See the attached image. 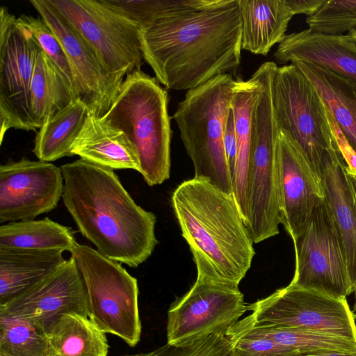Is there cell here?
<instances>
[{"instance_id": "cell-1", "label": "cell", "mask_w": 356, "mask_h": 356, "mask_svg": "<svg viewBox=\"0 0 356 356\" xmlns=\"http://www.w3.org/2000/svg\"><path fill=\"white\" fill-rule=\"evenodd\" d=\"M139 36L143 57L160 83L174 90L193 89L239 66V0L165 16L140 29Z\"/></svg>"}, {"instance_id": "cell-2", "label": "cell", "mask_w": 356, "mask_h": 356, "mask_svg": "<svg viewBox=\"0 0 356 356\" xmlns=\"http://www.w3.org/2000/svg\"><path fill=\"white\" fill-rule=\"evenodd\" d=\"M63 203L79 232L104 256L138 267L159 241L156 218L130 196L113 170L82 159L63 165Z\"/></svg>"}, {"instance_id": "cell-3", "label": "cell", "mask_w": 356, "mask_h": 356, "mask_svg": "<svg viewBox=\"0 0 356 356\" xmlns=\"http://www.w3.org/2000/svg\"><path fill=\"white\" fill-rule=\"evenodd\" d=\"M171 202L196 280L238 287L255 252L234 195L194 177L177 187Z\"/></svg>"}, {"instance_id": "cell-4", "label": "cell", "mask_w": 356, "mask_h": 356, "mask_svg": "<svg viewBox=\"0 0 356 356\" xmlns=\"http://www.w3.org/2000/svg\"><path fill=\"white\" fill-rule=\"evenodd\" d=\"M168 102L156 78L138 69L125 77L110 108L100 118L127 136L137 152L140 173L150 186L170 177L172 131Z\"/></svg>"}, {"instance_id": "cell-5", "label": "cell", "mask_w": 356, "mask_h": 356, "mask_svg": "<svg viewBox=\"0 0 356 356\" xmlns=\"http://www.w3.org/2000/svg\"><path fill=\"white\" fill-rule=\"evenodd\" d=\"M236 80L219 74L187 90L172 118L191 159L195 177L233 195V181L224 148V131Z\"/></svg>"}, {"instance_id": "cell-6", "label": "cell", "mask_w": 356, "mask_h": 356, "mask_svg": "<svg viewBox=\"0 0 356 356\" xmlns=\"http://www.w3.org/2000/svg\"><path fill=\"white\" fill-rule=\"evenodd\" d=\"M257 76L259 92L252 112L245 220L254 243L278 234L282 220L278 156L280 129L273 94L275 74L263 70Z\"/></svg>"}, {"instance_id": "cell-7", "label": "cell", "mask_w": 356, "mask_h": 356, "mask_svg": "<svg viewBox=\"0 0 356 356\" xmlns=\"http://www.w3.org/2000/svg\"><path fill=\"white\" fill-rule=\"evenodd\" d=\"M70 254L86 287L89 318L104 333L135 347L142 331L137 280L120 263L88 245L76 243Z\"/></svg>"}, {"instance_id": "cell-8", "label": "cell", "mask_w": 356, "mask_h": 356, "mask_svg": "<svg viewBox=\"0 0 356 356\" xmlns=\"http://www.w3.org/2000/svg\"><path fill=\"white\" fill-rule=\"evenodd\" d=\"M273 94L280 131L291 138L321 183L325 156L331 152H339L324 102L310 81L293 63L277 67Z\"/></svg>"}, {"instance_id": "cell-9", "label": "cell", "mask_w": 356, "mask_h": 356, "mask_svg": "<svg viewBox=\"0 0 356 356\" xmlns=\"http://www.w3.org/2000/svg\"><path fill=\"white\" fill-rule=\"evenodd\" d=\"M118 82L140 69L139 27L100 0H48Z\"/></svg>"}, {"instance_id": "cell-10", "label": "cell", "mask_w": 356, "mask_h": 356, "mask_svg": "<svg viewBox=\"0 0 356 356\" xmlns=\"http://www.w3.org/2000/svg\"><path fill=\"white\" fill-rule=\"evenodd\" d=\"M293 241L296 268L289 284L337 298L353 292L345 250L325 197L316 205L304 232Z\"/></svg>"}, {"instance_id": "cell-11", "label": "cell", "mask_w": 356, "mask_h": 356, "mask_svg": "<svg viewBox=\"0 0 356 356\" xmlns=\"http://www.w3.org/2000/svg\"><path fill=\"white\" fill-rule=\"evenodd\" d=\"M252 325L318 332L356 341V324L346 298L289 284L249 304Z\"/></svg>"}, {"instance_id": "cell-12", "label": "cell", "mask_w": 356, "mask_h": 356, "mask_svg": "<svg viewBox=\"0 0 356 356\" xmlns=\"http://www.w3.org/2000/svg\"><path fill=\"white\" fill-rule=\"evenodd\" d=\"M42 49L31 29L0 8V140L10 129L35 130L30 112V86Z\"/></svg>"}, {"instance_id": "cell-13", "label": "cell", "mask_w": 356, "mask_h": 356, "mask_svg": "<svg viewBox=\"0 0 356 356\" xmlns=\"http://www.w3.org/2000/svg\"><path fill=\"white\" fill-rule=\"evenodd\" d=\"M249 310L238 287L196 280L168 312L167 343H188L226 332Z\"/></svg>"}, {"instance_id": "cell-14", "label": "cell", "mask_w": 356, "mask_h": 356, "mask_svg": "<svg viewBox=\"0 0 356 356\" xmlns=\"http://www.w3.org/2000/svg\"><path fill=\"white\" fill-rule=\"evenodd\" d=\"M64 191L61 168L23 158L0 165V222L33 220L54 209Z\"/></svg>"}, {"instance_id": "cell-15", "label": "cell", "mask_w": 356, "mask_h": 356, "mask_svg": "<svg viewBox=\"0 0 356 356\" xmlns=\"http://www.w3.org/2000/svg\"><path fill=\"white\" fill-rule=\"evenodd\" d=\"M30 3L65 50L76 97L86 105L88 113L102 118L110 108L122 83L105 70L88 45L48 0H30Z\"/></svg>"}, {"instance_id": "cell-16", "label": "cell", "mask_w": 356, "mask_h": 356, "mask_svg": "<svg viewBox=\"0 0 356 356\" xmlns=\"http://www.w3.org/2000/svg\"><path fill=\"white\" fill-rule=\"evenodd\" d=\"M88 317L86 287L72 257L30 289L0 305V316L33 321L47 331L60 316Z\"/></svg>"}, {"instance_id": "cell-17", "label": "cell", "mask_w": 356, "mask_h": 356, "mask_svg": "<svg viewBox=\"0 0 356 356\" xmlns=\"http://www.w3.org/2000/svg\"><path fill=\"white\" fill-rule=\"evenodd\" d=\"M280 187L282 220L292 240L308 225L318 200L324 197L319 182L291 138L280 131Z\"/></svg>"}, {"instance_id": "cell-18", "label": "cell", "mask_w": 356, "mask_h": 356, "mask_svg": "<svg viewBox=\"0 0 356 356\" xmlns=\"http://www.w3.org/2000/svg\"><path fill=\"white\" fill-rule=\"evenodd\" d=\"M286 64L298 60L314 64L356 83V44L348 34L330 35L305 29L286 35L274 54Z\"/></svg>"}, {"instance_id": "cell-19", "label": "cell", "mask_w": 356, "mask_h": 356, "mask_svg": "<svg viewBox=\"0 0 356 356\" xmlns=\"http://www.w3.org/2000/svg\"><path fill=\"white\" fill-rule=\"evenodd\" d=\"M321 181L335 225L341 238L349 278L353 291L356 289V200L339 151L324 158Z\"/></svg>"}, {"instance_id": "cell-20", "label": "cell", "mask_w": 356, "mask_h": 356, "mask_svg": "<svg viewBox=\"0 0 356 356\" xmlns=\"http://www.w3.org/2000/svg\"><path fill=\"white\" fill-rule=\"evenodd\" d=\"M80 159L111 170L140 172L137 152L125 134L88 113L70 152Z\"/></svg>"}, {"instance_id": "cell-21", "label": "cell", "mask_w": 356, "mask_h": 356, "mask_svg": "<svg viewBox=\"0 0 356 356\" xmlns=\"http://www.w3.org/2000/svg\"><path fill=\"white\" fill-rule=\"evenodd\" d=\"M60 250H15L0 248V305L41 282L66 259Z\"/></svg>"}, {"instance_id": "cell-22", "label": "cell", "mask_w": 356, "mask_h": 356, "mask_svg": "<svg viewBox=\"0 0 356 356\" xmlns=\"http://www.w3.org/2000/svg\"><path fill=\"white\" fill-rule=\"evenodd\" d=\"M242 49L266 56L285 37L294 15L286 0H239Z\"/></svg>"}, {"instance_id": "cell-23", "label": "cell", "mask_w": 356, "mask_h": 356, "mask_svg": "<svg viewBox=\"0 0 356 356\" xmlns=\"http://www.w3.org/2000/svg\"><path fill=\"white\" fill-rule=\"evenodd\" d=\"M294 64L316 88L356 153V83L323 67L298 60Z\"/></svg>"}, {"instance_id": "cell-24", "label": "cell", "mask_w": 356, "mask_h": 356, "mask_svg": "<svg viewBox=\"0 0 356 356\" xmlns=\"http://www.w3.org/2000/svg\"><path fill=\"white\" fill-rule=\"evenodd\" d=\"M259 92L254 72L250 79L236 80L231 108L237 140V154L233 177V195L245 222L247 210V178L250 161L252 108Z\"/></svg>"}, {"instance_id": "cell-25", "label": "cell", "mask_w": 356, "mask_h": 356, "mask_svg": "<svg viewBox=\"0 0 356 356\" xmlns=\"http://www.w3.org/2000/svg\"><path fill=\"white\" fill-rule=\"evenodd\" d=\"M29 95L35 129L77 99L72 84L42 50L35 64Z\"/></svg>"}, {"instance_id": "cell-26", "label": "cell", "mask_w": 356, "mask_h": 356, "mask_svg": "<svg viewBox=\"0 0 356 356\" xmlns=\"http://www.w3.org/2000/svg\"><path fill=\"white\" fill-rule=\"evenodd\" d=\"M49 356H107L106 333L89 317L77 314L60 316L47 330Z\"/></svg>"}, {"instance_id": "cell-27", "label": "cell", "mask_w": 356, "mask_h": 356, "mask_svg": "<svg viewBox=\"0 0 356 356\" xmlns=\"http://www.w3.org/2000/svg\"><path fill=\"white\" fill-rule=\"evenodd\" d=\"M75 233L71 227L48 218L10 222L0 226V248L70 252L76 243Z\"/></svg>"}, {"instance_id": "cell-28", "label": "cell", "mask_w": 356, "mask_h": 356, "mask_svg": "<svg viewBox=\"0 0 356 356\" xmlns=\"http://www.w3.org/2000/svg\"><path fill=\"white\" fill-rule=\"evenodd\" d=\"M88 113L86 105L76 99L56 113L38 131L33 152L42 161L51 162L71 156L72 146Z\"/></svg>"}, {"instance_id": "cell-29", "label": "cell", "mask_w": 356, "mask_h": 356, "mask_svg": "<svg viewBox=\"0 0 356 356\" xmlns=\"http://www.w3.org/2000/svg\"><path fill=\"white\" fill-rule=\"evenodd\" d=\"M245 318L248 332L269 338L299 353L356 352L355 340L300 329L254 326L250 314Z\"/></svg>"}, {"instance_id": "cell-30", "label": "cell", "mask_w": 356, "mask_h": 356, "mask_svg": "<svg viewBox=\"0 0 356 356\" xmlns=\"http://www.w3.org/2000/svg\"><path fill=\"white\" fill-rule=\"evenodd\" d=\"M0 355L49 356L47 331L29 320L0 316Z\"/></svg>"}, {"instance_id": "cell-31", "label": "cell", "mask_w": 356, "mask_h": 356, "mask_svg": "<svg viewBox=\"0 0 356 356\" xmlns=\"http://www.w3.org/2000/svg\"><path fill=\"white\" fill-rule=\"evenodd\" d=\"M118 14L134 22L139 29L165 16L186 10L213 6L220 0H100Z\"/></svg>"}, {"instance_id": "cell-32", "label": "cell", "mask_w": 356, "mask_h": 356, "mask_svg": "<svg viewBox=\"0 0 356 356\" xmlns=\"http://www.w3.org/2000/svg\"><path fill=\"white\" fill-rule=\"evenodd\" d=\"M305 22L311 31L325 35H341L356 30V0H325Z\"/></svg>"}, {"instance_id": "cell-33", "label": "cell", "mask_w": 356, "mask_h": 356, "mask_svg": "<svg viewBox=\"0 0 356 356\" xmlns=\"http://www.w3.org/2000/svg\"><path fill=\"white\" fill-rule=\"evenodd\" d=\"M238 334L233 344L232 356H296L299 353L273 340L248 332L247 319L237 323Z\"/></svg>"}, {"instance_id": "cell-34", "label": "cell", "mask_w": 356, "mask_h": 356, "mask_svg": "<svg viewBox=\"0 0 356 356\" xmlns=\"http://www.w3.org/2000/svg\"><path fill=\"white\" fill-rule=\"evenodd\" d=\"M19 19L31 29L42 50L58 67L73 87V78L65 50L51 29L39 15H22Z\"/></svg>"}, {"instance_id": "cell-35", "label": "cell", "mask_w": 356, "mask_h": 356, "mask_svg": "<svg viewBox=\"0 0 356 356\" xmlns=\"http://www.w3.org/2000/svg\"><path fill=\"white\" fill-rule=\"evenodd\" d=\"M224 148L233 181L237 154V140L232 108L228 114L224 131Z\"/></svg>"}, {"instance_id": "cell-36", "label": "cell", "mask_w": 356, "mask_h": 356, "mask_svg": "<svg viewBox=\"0 0 356 356\" xmlns=\"http://www.w3.org/2000/svg\"><path fill=\"white\" fill-rule=\"evenodd\" d=\"M325 0H286L294 15L305 14L310 16L315 13Z\"/></svg>"}, {"instance_id": "cell-37", "label": "cell", "mask_w": 356, "mask_h": 356, "mask_svg": "<svg viewBox=\"0 0 356 356\" xmlns=\"http://www.w3.org/2000/svg\"><path fill=\"white\" fill-rule=\"evenodd\" d=\"M296 356H356V352L324 351L299 353Z\"/></svg>"}, {"instance_id": "cell-38", "label": "cell", "mask_w": 356, "mask_h": 356, "mask_svg": "<svg viewBox=\"0 0 356 356\" xmlns=\"http://www.w3.org/2000/svg\"><path fill=\"white\" fill-rule=\"evenodd\" d=\"M347 174L348 175V177H349L351 186H352V188H353V191L354 193V195L355 197V200H356V176L348 174V172H347Z\"/></svg>"}, {"instance_id": "cell-39", "label": "cell", "mask_w": 356, "mask_h": 356, "mask_svg": "<svg viewBox=\"0 0 356 356\" xmlns=\"http://www.w3.org/2000/svg\"><path fill=\"white\" fill-rule=\"evenodd\" d=\"M121 356H157L156 352L155 350L143 353H137V354H131V355H123Z\"/></svg>"}, {"instance_id": "cell-40", "label": "cell", "mask_w": 356, "mask_h": 356, "mask_svg": "<svg viewBox=\"0 0 356 356\" xmlns=\"http://www.w3.org/2000/svg\"><path fill=\"white\" fill-rule=\"evenodd\" d=\"M351 40L356 44V30L351 31L348 33Z\"/></svg>"}, {"instance_id": "cell-41", "label": "cell", "mask_w": 356, "mask_h": 356, "mask_svg": "<svg viewBox=\"0 0 356 356\" xmlns=\"http://www.w3.org/2000/svg\"><path fill=\"white\" fill-rule=\"evenodd\" d=\"M355 297H356V289H355ZM355 312H356V302H355Z\"/></svg>"}, {"instance_id": "cell-42", "label": "cell", "mask_w": 356, "mask_h": 356, "mask_svg": "<svg viewBox=\"0 0 356 356\" xmlns=\"http://www.w3.org/2000/svg\"><path fill=\"white\" fill-rule=\"evenodd\" d=\"M0 356H3V355H0Z\"/></svg>"}]
</instances>
